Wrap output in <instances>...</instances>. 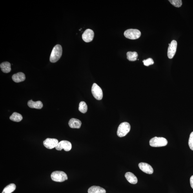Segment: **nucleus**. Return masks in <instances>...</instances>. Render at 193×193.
<instances>
[{"label":"nucleus","instance_id":"nucleus-17","mask_svg":"<svg viewBox=\"0 0 193 193\" xmlns=\"http://www.w3.org/2000/svg\"><path fill=\"white\" fill-rule=\"evenodd\" d=\"M2 71L5 73H8L11 71V64L8 62H4L0 65Z\"/></svg>","mask_w":193,"mask_h":193},{"label":"nucleus","instance_id":"nucleus-18","mask_svg":"<svg viewBox=\"0 0 193 193\" xmlns=\"http://www.w3.org/2000/svg\"><path fill=\"white\" fill-rule=\"evenodd\" d=\"M16 186L14 183H11L4 188L2 193H11L16 189Z\"/></svg>","mask_w":193,"mask_h":193},{"label":"nucleus","instance_id":"nucleus-5","mask_svg":"<svg viewBox=\"0 0 193 193\" xmlns=\"http://www.w3.org/2000/svg\"><path fill=\"white\" fill-rule=\"evenodd\" d=\"M124 35L128 39H136L139 38L141 35L140 31L136 29H129L124 32Z\"/></svg>","mask_w":193,"mask_h":193},{"label":"nucleus","instance_id":"nucleus-24","mask_svg":"<svg viewBox=\"0 0 193 193\" xmlns=\"http://www.w3.org/2000/svg\"><path fill=\"white\" fill-rule=\"evenodd\" d=\"M188 145L191 149L193 151V132L190 135L189 140H188Z\"/></svg>","mask_w":193,"mask_h":193},{"label":"nucleus","instance_id":"nucleus-20","mask_svg":"<svg viewBox=\"0 0 193 193\" xmlns=\"http://www.w3.org/2000/svg\"><path fill=\"white\" fill-rule=\"evenodd\" d=\"M127 59L131 61H135L137 60L138 54L136 52H128L127 54Z\"/></svg>","mask_w":193,"mask_h":193},{"label":"nucleus","instance_id":"nucleus-1","mask_svg":"<svg viewBox=\"0 0 193 193\" xmlns=\"http://www.w3.org/2000/svg\"><path fill=\"white\" fill-rule=\"evenodd\" d=\"M62 54V46L57 44L54 46L50 55V61L52 63H55L59 60Z\"/></svg>","mask_w":193,"mask_h":193},{"label":"nucleus","instance_id":"nucleus-10","mask_svg":"<svg viewBox=\"0 0 193 193\" xmlns=\"http://www.w3.org/2000/svg\"><path fill=\"white\" fill-rule=\"evenodd\" d=\"M94 37V33L93 30L90 29L86 30L82 35L83 40L86 42H91Z\"/></svg>","mask_w":193,"mask_h":193},{"label":"nucleus","instance_id":"nucleus-23","mask_svg":"<svg viewBox=\"0 0 193 193\" xmlns=\"http://www.w3.org/2000/svg\"><path fill=\"white\" fill-rule=\"evenodd\" d=\"M144 65L146 66H148L154 64V62L153 60L151 58H149L147 59L144 60L143 61Z\"/></svg>","mask_w":193,"mask_h":193},{"label":"nucleus","instance_id":"nucleus-21","mask_svg":"<svg viewBox=\"0 0 193 193\" xmlns=\"http://www.w3.org/2000/svg\"><path fill=\"white\" fill-rule=\"evenodd\" d=\"M78 109L80 112L83 114L87 112L88 107L85 102L82 101L79 103Z\"/></svg>","mask_w":193,"mask_h":193},{"label":"nucleus","instance_id":"nucleus-9","mask_svg":"<svg viewBox=\"0 0 193 193\" xmlns=\"http://www.w3.org/2000/svg\"><path fill=\"white\" fill-rule=\"evenodd\" d=\"M59 143L58 140L55 139H46L43 142L44 146L49 149H52L55 148Z\"/></svg>","mask_w":193,"mask_h":193},{"label":"nucleus","instance_id":"nucleus-19","mask_svg":"<svg viewBox=\"0 0 193 193\" xmlns=\"http://www.w3.org/2000/svg\"><path fill=\"white\" fill-rule=\"evenodd\" d=\"M11 120L16 122H19L23 119L22 115L17 112H14L10 117Z\"/></svg>","mask_w":193,"mask_h":193},{"label":"nucleus","instance_id":"nucleus-6","mask_svg":"<svg viewBox=\"0 0 193 193\" xmlns=\"http://www.w3.org/2000/svg\"><path fill=\"white\" fill-rule=\"evenodd\" d=\"M93 96L97 100H101L103 98V94L101 88L96 83L93 84L91 89Z\"/></svg>","mask_w":193,"mask_h":193},{"label":"nucleus","instance_id":"nucleus-8","mask_svg":"<svg viewBox=\"0 0 193 193\" xmlns=\"http://www.w3.org/2000/svg\"><path fill=\"white\" fill-rule=\"evenodd\" d=\"M177 48V42L176 41L173 40L169 44L168 49L167 55L168 58L172 59L176 54Z\"/></svg>","mask_w":193,"mask_h":193},{"label":"nucleus","instance_id":"nucleus-15","mask_svg":"<svg viewBox=\"0 0 193 193\" xmlns=\"http://www.w3.org/2000/svg\"><path fill=\"white\" fill-rule=\"evenodd\" d=\"M125 177L127 180L130 183L135 184L138 182V179L137 177L135 176L134 174L131 172H127L125 175Z\"/></svg>","mask_w":193,"mask_h":193},{"label":"nucleus","instance_id":"nucleus-12","mask_svg":"<svg viewBox=\"0 0 193 193\" xmlns=\"http://www.w3.org/2000/svg\"><path fill=\"white\" fill-rule=\"evenodd\" d=\"M13 80L16 83H19L24 81L26 79L25 75L22 72H19L13 75Z\"/></svg>","mask_w":193,"mask_h":193},{"label":"nucleus","instance_id":"nucleus-22","mask_svg":"<svg viewBox=\"0 0 193 193\" xmlns=\"http://www.w3.org/2000/svg\"><path fill=\"white\" fill-rule=\"evenodd\" d=\"M169 1L176 7H180L182 5V1L181 0H169Z\"/></svg>","mask_w":193,"mask_h":193},{"label":"nucleus","instance_id":"nucleus-14","mask_svg":"<svg viewBox=\"0 0 193 193\" xmlns=\"http://www.w3.org/2000/svg\"><path fill=\"white\" fill-rule=\"evenodd\" d=\"M28 105L30 108L41 109L43 107V104L41 101H33L31 100L28 102Z\"/></svg>","mask_w":193,"mask_h":193},{"label":"nucleus","instance_id":"nucleus-4","mask_svg":"<svg viewBox=\"0 0 193 193\" xmlns=\"http://www.w3.org/2000/svg\"><path fill=\"white\" fill-rule=\"evenodd\" d=\"M51 177L53 181L57 182H62L67 180L68 177L65 172L61 171H55L51 175Z\"/></svg>","mask_w":193,"mask_h":193},{"label":"nucleus","instance_id":"nucleus-3","mask_svg":"<svg viewBox=\"0 0 193 193\" xmlns=\"http://www.w3.org/2000/svg\"><path fill=\"white\" fill-rule=\"evenodd\" d=\"M131 126L127 122L121 123L119 126L117 131V135L120 137L126 136L130 131Z\"/></svg>","mask_w":193,"mask_h":193},{"label":"nucleus","instance_id":"nucleus-13","mask_svg":"<svg viewBox=\"0 0 193 193\" xmlns=\"http://www.w3.org/2000/svg\"><path fill=\"white\" fill-rule=\"evenodd\" d=\"M68 124L70 128L78 129L81 127L82 123L78 119L73 118L70 120Z\"/></svg>","mask_w":193,"mask_h":193},{"label":"nucleus","instance_id":"nucleus-7","mask_svg":"<svg viewBox=\"0 0 193 193\" xmlns=\"http://www.w3.org/2000/svg\"><path fill=\"white\" fill-rule=\"evenodd\" d=\"M72 147V144L70 142L63 140L59 142L55 148L57 150L61 151L64 149L66 151H69L71 149Z\"/></svg>","mask_w":193,"mask_h":193},{"label":"nucleus","instance_id":"nucleus-25","mask_svg":"<svg viewBox=\"0 0 193 193\" xmlns=\"http://www.w3.org/2000/svg\"><path fill=\"white\" fill-rule=\"evenodd\" d=\"M190 183L191 186L193 189V175L190 177Z\"/></svg>","mask_w":193,"mask_h":193},{"label":"nucleus","instance_id":"nucleus-2","mask_svg":"<svg viewBox=\"0 0 193 193\" xmlns=\"http://www.w3.org/2000/svg\"><path fill=\"white\" fill-rule=\"evenodd\" d=\"M168 141L165 138L155 137L150 139V145L153 147H161L167 145Z\"/></svg>","mask_w":193,"mask_h":193},{"label":"nucleus","instance_id":"nucleus-16","mask_svg":"<svg viewBox=\"0 0 193 193\" xmlns=\"http://www.w3.org/2000/svg\"><path fill=\"white\" fill-rule=\"evenodd\" d=\"M88 193H106V191L99 186H94L88 190Z\"/></svg>","mask_w":193,"mask_h":193},{"label":"nucleus","instance_id":"nucleus-11","mask_svg":"<svg viewBox=\"0 0 193 193\" xmlns=\"http://www.w3.org/2000/svg\"><path fill=\"white\" fill-rule=\"evenodd\" d=\"M139 167L143 172L148 174H152L154 172V170L151 166L147 163H141L139 165Z\"/></svg>","mask_w":193,"mask_h":193}]
</instances>
